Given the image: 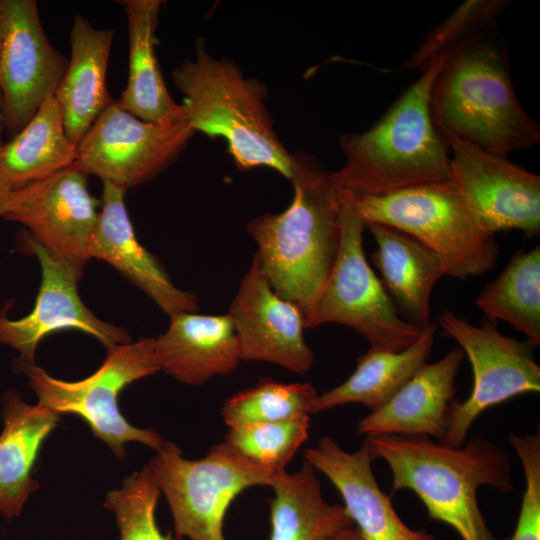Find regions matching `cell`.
<instances>
[{
  "label": "cell",
  "instance_id": "cell-1",
  "mask_svg": "<svg viewBox=\"0 0 540 540\" xmlns=\"http://www.w3.org/2000/svg\"><path fill=\"white\" fill-rule=\"evenodd\" d=\"M293 198L279 213L251 219L246 230L274 291L296 304L304 320L328 279L341 237L342 190L315 156L292 154Z\"/></svg>",
  "mask_w": 540,
  "mask_h": 540
},
{
  "label": "cell",
  "instance_id": "cell-2",
  "mask_svg": "<svg viewBox=\"0 0 540 540\" xmlns=\"http://www.w3.org/2000/svg\"><path fill=\"white\" fill-rule=\"evenodd\" d=\"M450 52L432 59L366 131L340 136L343 166L332 172L342 190L379 196L452 181L448 144L432 115V91Z\"/></svg>",
  "mask_w": 540,
  "mask_h": 540
},
{
  "label": "cell",
  "instance_id": "cell-3",
  "mask_svg": "<svg viewBox=\"0 0 540 540\" xmlns=\"http://www.w3.org/2000/svg\"><path fill=\"white\" fill-rule=\"evenodd\" d=\"M365 441L373 459L389 466L392 493L413 491L429 517L450 526L461 540H500L481 512L477 490L487 485L515 491L506 451L480 435L459 447L425 436L374 435Z\"/></svg>",
  "mask_w": 540,
  "mask_h": 540
},
{
  "label": "cell",
  "instance_id": "cell-4",
  "mask_svg": "<svg viewBox=\"0 0 540 540\" xmlns=\"http://www.w3.org/2000/svg\"><path fill=\"white\" fill-rule=\"evenodd\" d=\"M432 115L443 135L499 156L540 142L515 93L506 46L490 30L451 51L433 87Z\"/></svg>",
  "mask_w": 540,
  "mask_h": 540
},
{
  "label": "cell",
  "instance_id": "cell-5",
  "mask_svg": "<svg viewBox=\"0 0 540 540\" xmlns=\"http://www.w3.org/2000/svg\"><path fill=\"white\" fill-rule=\"evenodd\" d=\"M171 76L183 95L184 120L195 133L223 138L238 169L267 167L290 181L292 153L274 129L265 84L245 77L234 61L210 55L203 37L196 41L194 57Z\"/></svg>",
  "mask_w": 540,
  "mask_h": 540
},
{
  "label": "cell",
  "instance_id": "cell-6",
  "mask_svg": "<svg viewBox=\"0 0 540 540\" xmlns=\"http://www.w3.org/2000/svg\"><path fill=\"white\" fill-rule=\"evenodd\" d=\"M354 200L365 224L387 225L418 239L440 258L448 277L483 275L497 264L495 233L452 181L379 196L354 195Z\"/></svg>",
  "mask_w": 540,
  "mask_h": 540
},
{
  "label": "cell",
  "instance_id": "cell-7",
  "mask_svg": "<svg viewBox=\"0 0 540 540\" xmlns=\"http://www.w3.org/2000/svg\"><path fill=\"white\" fill-rule=\"evenodd\" d=\"M17 366L27 376L38 404L59 415L73 414L83 419L119 460L126 457L127 442H139L155 451L166 442L155 430L130 424L118 404L119 394L126 386L160 371L154 337L108 349L98 370L78 381L56 379L35 363Z\"/></svg>",
  "mask_w": 540,
  "mask_h": 540
},
{
  "label": "cell",
  "instance_id": "cell-8",
  "mask_svg": "<svg viewBox=\"0 0 540 540\" xmlns=\"http://www.w3.org/2000/svg\"><path fill=\"white\" fill-rule=\"evenodd\" d=\"M365 227L354 195L342 190L339 249L316 304L305 319V327L335 323L355 330L370 347L401 351L419 337L422 329L399 315L370 267L363 249Z\"/></svg>",
  "mask_w": 540,
  "mask_h": 540
},
{
  "label": "cell",
  "instance_id": "cell-9",
  "mask_svg": "<svg viewBox=\"0 0 540 540\" xmlns=\"http://www.w3.org/2000/svg\"><path fill=\"white\" fill-rule=\"evenodd\" d=\"M171 510L175 539L225 540L224 520L233 500L274 475L254 466L224 442L189 460L166 441L148 464Z\"/></svg>",
  "mask_w": 540,
  "mask_h": 540
},
{
  "label": "cell",
  "instance_id": "cell-10",
  "mask_svg": "<svg viewBox=\"0 0 540 540\" xmlns=\"http://www.w3.org/2000/svg\"><path fill=\"white\" fill-rule=\"evenodd\" d=\"M438 323L458 343L473 371L472 391L466 400L452 403L441 442L459 447L485 410L519 395L539 393L540 367L534 359L535 347L503 335L493 321L476 326L446 309L439 314Z\"/></svg>",
  "mask_w": 540,
  "mask_h": 540
},
{
  "label": "cell",
  "instance_id": "cell-11",
  "mask_svg": "<svg viewBox=\"0 0 540 540\" xmlns=\"http://www.w3.org/2000/svg\"><path fill=\"white\" fill-rule=\"evenodd\" d=\"M194 134L185 120L164 125L146 122L113 99L76 144V163L86 174L126 191L172 165Z\"/></svg>",
  "mask_w": 540,
  "mask_h": 540
},
{
  "label": "cell",
  "instance_id": "cell-12",
  "mask_svg": "<svg viewBox=\"0 0 540 540\" xmlns=\"http://www.w3.org/2000/svg\"><path fill=\"white\" fill-rule=\"evenodd\" d=\"M75 162L52 177L12 193L2 218L21 223L56 260L80 279L98 222L101 201Z\"/></svg>",
  "mask_w": 540,
  "mask_h": 540
},
{
  "label": "cell",
  "instance_id": "cell-13",
  "mask_svg": "<svg viewBox=\"0 0 540 540\" xmlns=\"http://www.w3.org/2000/svg\"><path fill=\"white\" fill-rule=\"evenodd\" d=\"M3 122L17 134L55 95L68 61L49 42L34 0H0Z\"/></svg>",
  "mask_w": 540,
  "mask_h": 540
},
{
  "label": "cell",
  "instance_id": "cell-14",
  "mask_svg": "<svg viewBox=\"0 0 540 540\" xmlns=\"http://www.w3.org/2000/svg\"><path fill=\"white\" fill-rule=\"evenodd\" d=\"M443 135V134H442ZM449 148L452 182L495 234L518 230L540 233V177L507 157L487 152L452 135Z\"/></svg>",
  "mask_w": 540,
  "mask_h": 540
},
{
  "label": "cell",
  "instance_id": "cell-15",
  "mask_svg": "<svg viewBox=\"0 0 540 540\" xmlns=\"http://www.w3.org/2000/svg\"><path fill=\"white\" fill-rule=\"evenodd\" d=\"M23 246L41 266V284L32 311L17 320L0 315V343L20 353L18 364L34 363L35 351L46 336L64 329L80 330L95 337L107 349L131 342L122 327L99 319L83 303L77 285L80 278L51 256L27 231Z\"/></svg>",
  "mask_w": 540,
  "mask_h": 540
},
{
  "label": "cell",
  "instance_id": "cell-16",
  "mask_svg": "<svg viewBox=\"0 0 540 540\" xmlns=\"http://www.w3.org/2000/svg\"><path fill=\"white\" fill-rule=\"evenodd\" d=\"M241 361H263L305 374L314 353L304 338L300 308L271 287L256 256L229 307Z\"/></svg>",
  "mask_w": 540,
  "mask_h": 540
},
{
  "label": "cell",
  "instance_id": "cell-17",
  "mask_svg": "<svg viewBox=\"0 0 540 540\" xmlns=\"http://www.w3.org/2000/svg\"><path fill=\"white\" fill-rule=\"evenodd\" d=\"M305 461L324 474L343 499V506L363 540H439L425 529L415 530L395 511L373 474L367 442L348 452L329 436L304 452Z\"/></svg>",
  "mask_w": 540,
  "mask_h": 540
},
{
  "label": "cell",
  "instance_id": "cell-18",
  "mask_svg": "<svg viewBox=\"0 0 540 540\" xmlns=\"http://www.w3.org/2000/svg\"><path fill=\"white\" fill-rule=\"evenodd\" d=\"M99 218L89 257L105 261L142 290L169 317L198 312L197 296L179 289L159 260L138 241L125 205V190L103 182Z\"/></svg>",
  "mask_w": 540,
  "mask_h": 540
},
{
  "label": "cell",
  "instance_id": "cell-19",
  "mask_svg": "<svg viewBox=\"0 0 540 540\" xmlns=\"http://www.w3.org/2000/svg\"><path fill=\"white\" fill-rule=\"evenodd\" d=\"M464 356L456 347L441 359L425 363L385 405L359 421L358 433L425 436L441 443Z\"/></svg>",
  "mask_w": 540,
  "mask_h": 540
},
{
  "label": "cell",
  "instance_id": "cell-20",
  "mask_svg": "<svg viewBox=\"0 0 540 540\" xmlns=\"http://www.w3.org/2000/svg\"><path fill=\"white\" fill-rule=\"evenodd\" d=\"M154 342L160 371L188 385H201L214 376L227 375L241 361L228 313L176 314Z\"/></svg>",
  "mask_w": 540,
  "mask_h": 540
},
{
  "label": "cell",
  "instance_id": "cell-21",
  "mask_svg": "<svg viewBox=\"0 0 540 540\" xmlns=\"http://www.w3.org/2000/svg\"><path fill=\"white\" fill-rule=\"evenodd\" d=\"M112 29H97L74 17L70 32L71 57L57 87L56 99L67 136L75 144L113 100L106 86Z\"/></svg>",
  "mask_w": 540,
  "mask_h": 540
},
{
  "label": "cell",
  "instance_id": "cell-22",
  "mask_svg": "<svg viewBox=\"0 0 540 540\" xmlns=\"http://www.w3.org/2000/svg\"><path fill=\"white\" fill-rule=\"evenodd\" d=\"M377 249L371 261L387 292L408 321L420 329L431 317L430 299L435 283L444 276L440 258L413 236L393 227L366 223Z\"/></svg>",
  "mask_w": 540,
  "mask_h": 540
},
{
  "label": "cell",
  "instance_id": "cell-23",
  "mask_svg": "<svg viewBox=\"0 0 540 540\" xmlns=\"http://www.w3.org/2000/svg\"><path fill=\"white\" fill-rule=\"evenodd\" d=\"M127 16L129 33L128 81L118 103L135 117L154 124L184 120L180 104L171 97L158 62L156 30L161 0L119 1Z\"/></svg>",
  "mask_w": 540,
  "mask_h": 540
},
{
  "label": "cell",
  "instance_id": "cell-24",
  "mask_svg": "<svg viewBox=\"0 0 540 540\" xmlns=\"http://www.w3.org/2000/svg\"><path fill=\"white\" fill-rule=\"evenodd\" d=\"M4 422L0 434V513L21 514L28 497L39 485L31 473L40 448L59 421V414L40 404L26 403L8 391L3 398Z\"/></svg>",
  "mask_w": 540,
  "mask_h": 540
},
{
  "label": "cell",
  "instance_id": "cell-25",
  "mask_svg": "<svg viewBox=\"0 0 540 540\" xmlns=\"http://www.w3.org/2000/svg\"><path fill=\"white\" fill-rule=\"evenodd\" d=\"M76 144L67 136L61 109L49 98L33 118L0 146V188L22 190L76 162Z\"/></svg>",
  "mask_w": 540,
  "mask_h": 540
},
{
  "label": "cell",
  "instance_id": "cell-26",
  "mask_svg": "<svg viewBox=\"0 0 540 540\" xmlns=\"http://www.w3.org/2000/svg\"><path fill=\"white\" fill-rule=\"evenodd\" d=\"M436 330V324H429L401 351L370 347L356 359L355 370L344 382L318 395L315 412L349 403L362 404L370 412L385 405L427 363Z\"/></svg>",
  "mask_w": 540,
  "mask_h": 540
},
{
  "label": "cell",
  "instance_id": "cell-27",
  "mask_svg": "<svg viewBox=\"0 0 540 540\" xmlns=\"http://www.w3.org/2000/svg\"><path fill=\"white\" fill-rule=\"evenodd\" d=\"M269 540H329L354 526L343 505L328 503L316 469L304 460L294 474L274 475Z\"/></svg>",
  "mask_w": 540,
  "mask_h": 540
},
{
  "label": "cell",
  "instance_id": "cell-28",
  "mask_svg": "<svg viewBox=\"0 0 540 540\" xmlns=\"http://www.w3.org/2000/svg\"><path fill=\"white\" fill-rule=\"evenodd\" d=\"M476 304L490 321H505L540 345V246L518 250L502 272L487 284Z\"/></svg>",
  "mask_w": 540,
  "mask_h": 540
},
{
  "label": "cell",
  "instance_id": "cell-29",
  "mask_svg": "<svg viewBox=\"0 0 540 540\" xmlns=\"http://www.w3.org/2000/svg\"><path fill=\"white\" fill-rule=\"evenodd\" d=\"M318 393L310 383H282L262 378L237 392L223 404L222 417L229 428L283 421L316 414Z\"/></svg>",
  "mask_w": 540,
  "mask_h": 540
},
{
  "label": "cell",
  "instance_id": "cell-30",
  "mask_svg": "<svg viewBox=\"0 0 540 540\" xmlns=\"http://www.w3.org/2000/svg\"><path fill=\"white\" fill-rule=\"evenodd\" d=\"M310 415L229 428L224 443L254 466L277 475L307 440Z\"/></svg>",
  "mask_w": 540,
  "mask_h": 540
},
{
  "label": "cell",
  "instance_id": "cell-31",
  "mask_svg": "<svg viewBox=\"0 0 540 540\" xmlns=\"http://www.w3.org/2000/svg\"><path fill=\"white\" fill-rule=\"evenodd\" d=\"M509 4L506 0L465 1L423 39L400 69L422 70L432 59L489 31Z\"/></svg>",
  "mask_w": 540,
  "mask_h": 540
},
{
  "label": "cell",
  "instance_id": "cell-32",
  "mask_svg": "<svg viewBox=\"0 0 540 540\" xmlns=\"http://www.w3.org/2000/svg\"><path fill=\"white\" fill-rule=\"evenodd\" d=\"M160 493L147 465L125 478L120 488L107 494L104 506L115 514L120 540H176L161 533L157 526L155 510Z\"/></svg>",
  "mask_w": 540,
  "mask_h": 540
},
{
  "label": "cell",
  "instance_id": "cell-33",
  "mask_svg": "<svg viewBox=\"0 0 540 540\" xmlns=\"http://www.w3.org/2000/svg\"><path fill=\"white\" fill-rule=\"evenodd\" d=\"M509 442L519 458L525 489L515 530L509 540H540V429L533 434L509 433Z\"/></svg>",
  "mask_w": 540,
  "mask_h": 540
},
{
  "label": "cell",
  "instance_id": "cell-34",
  "mask_svg": "<svg viewBox=\"0 0 540 540\" xmlns=\"http://www.w3.org/2000/svg\"><path fill=\"white\" fill-rule=\"evenodd\" d=\"M329 540H363V539L360 536L357 529L354 526H352V527H348L339 531Z\"/></svg>",
  "mask_w": 540,
  "mask_h": 540
},
{
  "label": "cell",
  "instance_id": "cell-35",
  "mask_svg": "<svg viewBox=\"0 0 540 540\" xmlns=\"http://www.w3.org/2000/svg\"><path fill=\"white\" fill-rule=\"evenodd\" d=\"M12 193L13 192H7L0 188V217H2V215L6 211L11 200Z\"/></svg>",
  "mask_w": 540,
  "mask_h": 540
},
{
  "label": "cell",
  "instance_id": "cell-36",
  "mask_svg": "<svg viewBox=\"0 0 540 540\" xmlns=\"http://www.w3.org/2000/svg\"><path fill=\"white\" fill-rule=\"evenodd\" d=\"M2 47H3V24H2V19L0 15V59H1V54H2Z\"/></svg>",
  "mask_w": 540,
  "mask_h": 540
},
{
  "label": "cell",
  "instance_id": "cell-37",
  "mask_svg": "<svg viewBox=\"0 0 540 540\" xmlns=\"http://www.w3.org/2000/svg\"><path fill=\"white\" fill-rule=\"evenodd\" d=\"M2 123H3V115H2V97H1V93H0V146L2 145V141H1Z\"/></svg>",
  "mask_w": 540,
  "mask_h": 540
}]
</instances>
